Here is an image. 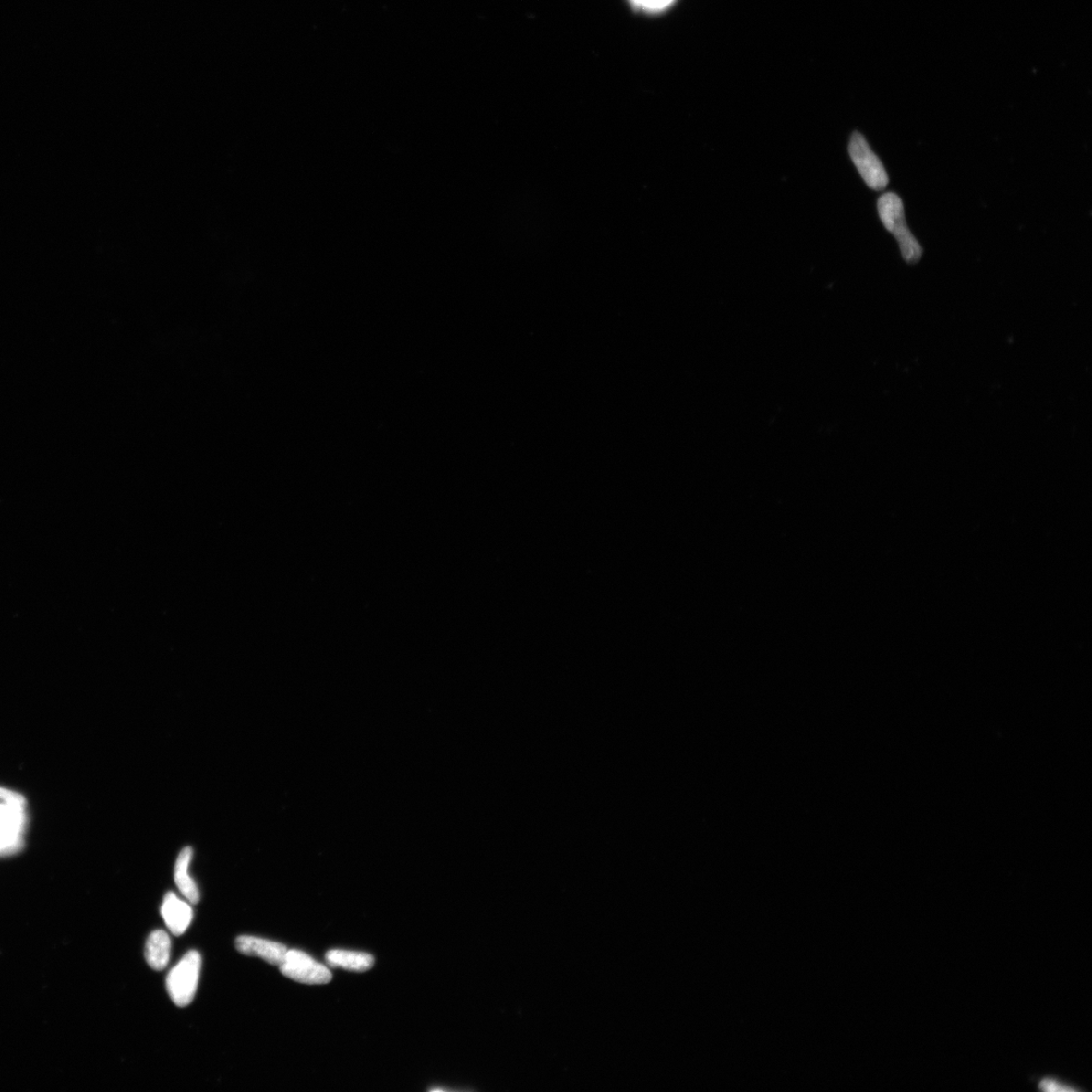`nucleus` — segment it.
I'll return each mask as SVG.
<instances>
[{
  "label": "nucleus",
  "mask_w": 1092,
  "mask_h": 1092,
  "mask_svg": "<svg viewBox=\"0 0 1092 1092\" xmlns=\"http://www.w3.org/2000/svg\"><path fill=\"white\" fill-rule=\"evenodd\" d=\"M200 968L199 953L193 950L187 952L168 974L167 990L177 1006L185 1007L193 1002L198 989Z\"/></svg>",
  "instance_id": "obj_2"
},
{
  "label": "nucleus",
  "mask_w": 1092,
  "mask_h": 1092,
  "mask_svg": "<svg viewBox=\"0 0 1092 1092\" xmlns=\"http://www.w3.org/2000/svg\"><path fill=\"white\" fill-rule=\"evenodd\" d=\"M0 801L24 805L25 807V798L22 795L2 787H0Z\"/></svg>",
  "instance_id": "obj_11"
},
{
  "label": "nucleus",
  "mask_w": 1092,
  "mask_h": 1092,
  "mask_svg": "<svg viewBox=\"0 0 1092 1092\" xmlns=\"http://www.w3.org/2000/svg\"><path fill=\"white\" fill-rule=\"evenodd\" d=\"M279 967L284 977L304 984H326L332 980V973L325 965L299 950H288Z\"/></svg>",
  "instance_id": "obj_4"
},
{
  "label": "nucleus",
  "mask_w": 1092,
  "mask_h": 1092,
  "mask_svg": "<svg viewBox=\"0 0 1092 1092\" xmlns=\"http://www.w3.org/2000/svg\"><path fill=\"white\" fill-rule=\"evenodd\" d=\"M172 942L167 932L162 930L151 932L146 942L145 958L150 966L162 971L166 968L171 958Z\"/></svg>",
  "instance_id": "obj_7"
},
{
  "label": "nucleus",
  "mask_w": 1092,
  "mask_h": 1092,
  "mask_svg": "<svg viewBox=\"0 0 1092 1092\" xmlns=\"http://www.w3.org/2000/svg\"><path fill=\"white\" fill-rule=\"evenodd\" d=\"M877 208L883 225L898 241L904 259L908 263L918 262L922 248L906 225L903 200L896 194L888 193L880 197Z\"/></svg>",
  "instance_id": "obj_1"
},
{
  "label": "nucleus",
  "mask_w": 1092,
  "mask_h": 1092,
  "mask_svg": "<svg viewBox=\"0 0 1092 1092\" xmlns=\"http://www.w3.org/2000/svg\"><path fill=\"white\" fill-rule=\"evenodd\" d=\"M162 915L169 930L176 937L182 936L194 918L192 907L180 900L174 893H168L163 901Z\"/></svg>",
  "instance_id": "obj_6"
},
{
  "label": "nucleus",
  "mask_w": 1092,
  "mask_h": 1092,
  "mask_svg": "<svg viewBox=\"0 0 1092 1092\" xmlns=\"http://www.w3.org/2000/svg\"><path fill=\"white\" fill-rule=\"evenodd\" d=\"M192 857L193 851L190 847H186L179 854L175 865L174 878L180 893L187 898L190 904L197 905L200 899L198 888L194 880L188 875V867Z\"/></svg>",
  "instance_id": "obj_9"
},
{
  "label": "nucleus",
  "mask_w": 1092,
  "mask_h": 1092,
  "mask_svg": "<svg viewBox=\"0 0 1092 1092\" xmlns=\"http://www.w3.org/2000/svg\"><path fill=\"white\" fill-rule=\"evenodd\" d=\"M236 948L243 955L258 957L277 966H280L288 952L282 943L251 936L238 937Z\"/></svg>",
  "instance_id": "obj_5"
},
{
  "label": "nucleus",
  "mask_w": 1092,
  "mask_h": 1092,
  "mask_svg": "<svg viewBox=\"0 0 1092 1092\" xmlns=\"http://www.w3.org/2000/svg\"><path fill=\"white\" fill-rule=\"evenodd\" d=\"M635 5L649 10H661L669 6L674 0H632Z\"/></svg>",
  "instance_id": "obj_10"
},
{
  "label": "nucleus",
  "mask_w": 1092,
  "mask_h": 1092,
  "mask_svg": "<svg viewBox=\"0 0 1092 1092\" xmlns=\"http://www.w3.org/2000/svg\"><path fill=\"white\" fill-rule=\"evenodd\" d=\"M852 161L867 186L874 190L885 189L889 177L885 168L867 143L864 136L855 132L849 146Z\"/></svg>",
  "instance_id": "obj_3"
},
{
  "label": "nucleus",
  "mask_w": 1092,
  "mask_h": 1092,
  "mask_svg": "<svg viewBox=\"0 0 1092 1092\" xmlns=\"http://www.w3.org/2000/svg\"><path fill=\"white\" fill-rule=\"evenodd\" d=\"M325 958L332 967L354 972L367 971L374 966L375 962L369 954L345 950H330Z\"/></svg>",
  "instance_id": "obj_8"
}]
</instances>
